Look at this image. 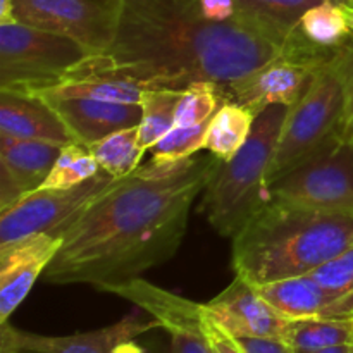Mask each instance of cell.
Returning a JSON list of instances; mask_svg holds the SVG:
<instances>
[{
	"label": "cell",
	"instance_id": "8992f818",
	"mask_svg": "<svg viewBox=\"0 0 353 353\" xmlns=\"http://www.w3.org/2000/svg\"><path fill=\"white\" fill-rule=\"evenodd\" d=\"M71 38L28 24L0 26V90L34 95L61 85L88 55Z\"/></svg>",
	"mask_w": 353,
	"mask_h": 353
},
{
	"label": "cell",
	"instance_id": "277c9868",
	"mask_svg": "<svg viewBox=\"0 0 353 353\" xmlns=\"http://www.w3.org/2000/svg\"><path fill=\"white\" fill-rule=\"evenodd\" d=\"M290 107L271 105L255 119L247 143L231 161H217L200 212L221 236L233 238L269 200L268 171Z\"/></svg>",
	"mask_w": 353,
	"mask_h": 353
},
{
	"label": "cell",
	"instance_id": "836d02e7",
	"mask_svg": "<svg viewBox=\"0 0 353 353\" xmlns=\"http://www.w3.org/2000/svg\"><path fill=\"white\" fill-rule=\"evenodd\" d=\"M334 2L340 6V9L343 10L345 19H347L348 26L353 31V0H334Z\"/></svg>",
	"mask_w": 353,
	"mask_h": 353
},
{
	"label": "cell",
	"instance_id": "4316f807",
	"mask_svg": "<svg viewBox=\"0 0 353 353\" xmlns=\"http://www.w3.org/2000/svg\"><path fill=\"white\" fill-rule=\"evenodd\" d=\"M52 90L64 95L86 97V99L105 100V102L121 103H140L143 99L145 88L133 85V83L117 81V79L105 78H74L65 79L61 85Z\"/></svg>",
	"mask_w": 353,
	"mask_h": 353
},
{
	"label": "cell",
	"instance_id": "7402d4cb",
	"mask_svg": "<svg viewBox=\"0 0 353 353\" xmlns=\"http://www.w3.org/2000/svg\"><path fill=\"white\" fill-rule=\"evenodd\" d=\"M309 43L323 50H338L353 37L343 10L334 0H324L310 7L295 28Z\"/></svg>",
	"mask_w": 353,
	"mask_h": 353
},
{
	"label": "cell",
	"instance_id": "d4e9b609",
	"mask_svg": "<svg viewBox=\"0 0 353 353\" xmlns=\"http://www.w3.org/2000/svg\"><path fill=\"white\" fill-rule=\"evenodd\" d=\"M102 169L90 148L86 145L71 141L62 147L50 174L47 176L40 190L72 188V186H78L92 179Z\"/></svg>",
	"mask_w": 353,
	"mask_h": 353
},
{
	"label": "cell",
	"instance_id": "ac0fdd59",
	"mask_svg": "<svg viewBox=\"0 0 353 353\" xmlns=\"http://www.w3.org/2000/svg\"><path fill=\"white\" fill-rule=\"evenodd\" d=\"M0 134L23 140L71 143L68 130L57 114L41 99L0 90Z\"/></svg>",
	"mask_w": 353,
	"mask_h": 353
},
{
	"label": "cell",
	"instance_id": "4dcf8cb0",
	"mask_svg": "<svg viewBox=\"0 0 353 353\" xmlns=\"http://www.w3.org/2000/svg\"><path fill=\"white\" fill-rule=\"evenodd\" d=\"M202 314H203V331H205L207 341H209L210 348L214 353H243V350L238 345L236 338L231 336L228 331H224L223 327L217 323H214L207 312L203 310L202 303Z\"/></svg>",
	"mask_w": 353,
	"mask_h": 353
},
{
	"label": "cell",
	"instance_id": "e575fe53",
	"mask_svg": "<svg viewBox=\"0 0 353 353\" xmlns=\"http://www.w3.org/2000/svg\"><path fill=\"white\" fill-rule=\"evenodd\" d=\"M295 353H353V347L352 345H343V347H331V348H324V350L295 352Z\"/></svg>",
	"mask_w": 353,
	"mask_h": 353
},
{
	"label": "cell",
	"instance_id": "6da1fadb",
	"mask_svg": "<svg viewBox=\"0 0 353 353\" xmlns=\"http://www.w3.org/2000/svg\"><path fill=\"white\" fill-rule=\"evenodd\" d=\"M217 161L210 154L169 164L148 162L117 179L62 228V247L43 272L45 281L105 292L171 261Z\"/></svg>",
	"mask_w": 353,
	"mask_h": 353
},
{
	"label": "cell",
	"instance_id": "9a60e30c",
	"mask_svg": "<svg viewBox=\"0 0 353 353\" xmlns=\"http://www.w3.org/2000/svg\"><path fill=\"white\" fill-rule=\"evenodd\" d=\"M207 316L234 338H278L285 336L290 319L279 316L261 296L255 285L236 278L226 290L203 303Z\"/></svg>",
	"mask_w": 353,
	"mask_h": 353
},
{
	"label": "cell",
	"instance_id": "d6986e66",
	"mask_svg": "<svg viewBox=\"0 0 353 353\" xmlns=\"http://www.w3.org/2000/svg\"><path fill=\"white\" fill-rule=\"evenodd\" d=\"M255 119L257 114L254 110L226 100L207 128L205 150L219 161H231L250 138Z\"/></svg>",
	"mask_w": 353,
	"mask_h": 353
},
{
	"label": "cell",
	"instance_id": "603a6c76",
	"mask_svg": "<svg viewBox=\"0 0 353 353\" xmlns=\"http://www.w3.org/2000/svg\"><path fill=\"white\" fill-rule=\"evenodd\" d=\"M183 90L145 88L138 137L143 150H152L176 126V110Z\"/></svg>",
	"mask_w": 353,
	"mask_h": 353
},
{
	"label": "cell",
	"instance_id": "52a82bcc",
	"mask_svg": "<svg viewBox=\"0 0 353 353\" xmlns=\"http://www.w3.org/2000/svg\"><path fill=\"white\" fill-rule=\"evenodd\" d=\"M336 52L309 43L293 30L278 57L234 81L221 85V88L226 100L248 107L257 116L271 105L293 107L309 88L316 72Z\"/></svg>",
	"mask_w": 353,
	"mask_h": 353
},
{
	"label": "cell",
	"instance_id": "4fadbf2b",
	"mask_svg": "<svg viewBox=\"0 0 353 353\" xmlns=\"http://www.w3.org/2000/svg\"><path fill=\"white\" fill-rule=\"evenodd\" d=\"M34 97L43 100L68 130L76 143L90 147L102 138L119 130L138 126L141 121L140 103L105 102L59 93L55 90H41Z\"/></svg>",
	"mask_w": 353,
	"mask_h": 353
},
{
	"label": "cell",
	"instance_id": "30bf717a",
	"mask_svg": "<svg viewBox=\"0 0 353 353\" xmlns=\"http://www.w3.org/2000/svg\"><path fill=\"white\" fill-rule=\"evenodd\" d=\"M117 179L100 171L88 181L72 188L38 190L6 212H0V245L38 233L57 236L62 228L74 221L100 193Z\"/></svg>",
	"mask_w": 353,
	"mask_h": 353
},
{
	"label": "cell",
	"instance_id": "7c38bea8",
	"mask_svg": "<svg viewBox=\"0 0 353 353\" xmlns=\"http://www.w3.org/2000/svg\"><path fill=\"white\" fill-rule=\"evenodd\" d=\"M161 327L140 312L123 317L116 324L69 336H45L16 330L9 323L0 324V353H117L124 343Z\"/></svg>",
	"mask_w": 353,
	"mask_h": 353
},
{
	"label": "cell",
	"instance_id": "cb8c5ba5",
	"mask_svg": "<svg viewBox=\"0 0 353 353\" xmlns=\"http://www.w3.org/2000/svg\"><path fill=\"white\" fill-rule=\"evenodd\" d=\"M88 148L99 162L100 169L116 179H123L137 171L140 168L141 157L147 152L140 145L138 126L116 131L90 145Z\"/></svg>",
	"mask_w": 353,
	"mask_h": 353
},
{
	"label": "cell",
	"instance_id": "44dd1931",
	"mask_svg": "<svg viewBox=\"0 0 353 353\" xmlns=\"http://www.w3.org/2000/svg\"><path fill=\"white\" fill-rule=\"evenodd\" d=\"M283 341L295 352L353 347V317H309L288 321Z\"/></svg>",
	"mask_w": 353,
	"mask_h": 353
},
{
	"label": "cell",
	"instance_id": "7a4b0ae2",
	"mask_svg": "<svg viewBox=\"0 0 353 353\" xmlns=\"http://www.w3.org/2000/svg\"><path fill=\"white\" fill-rule=\"evenodd\" d=\"M123 2L112 45L86 55L65 79L105 78L169 90L202 79L226 85L285 48L250 23L212 21L200 0Z\"/></svg>",
	"mask_w": 353,
	"mask_h": 353
},
{
	"label": "cell",
	"instance_id": "9c48e42d",
	"mask_svg": "<svg viewBox=\"0 0 353 353\" xmlns=\"http://www.w3.org/2000/svg\"><path fill=\"white\" fill-rule=\"evenodd\" d=\"M17 23L71 38L90 54L110 47L119 30L123 0H12Z\"/></svg>",
	"mask_w": 353,
	"mask_h": 353
},
{
	"label": "cell",
	"instance_id": "d6a6232c",
	"mask_svg": "<svg viewBox=\"0 0 353 353\" xmlns=\"http://www.w3.org/2000/svg\"><path fill=\"white\" fill-rule=\"evenodd\" d=\"M14 23H17V21L16 17H14L12 0H0V26Z\"/></svg>",
	"mask_w": 353,
	"mask_h": 353
},
{
	"label": "cell",
	"instance_id": "5b68a950",
	"mask_svg": "<svg viewBox=\"0 0 353 353\" xmlns=\"http://www.w3.org/2000/svg\"><path fill=\"white\" fill-rule=\"evenodd\" d=\"M336 54L316 72L305 93L288 109L268 171L269 188L293 169L316 157L336 137L343 105Z\"/></svg>",
	"mask_w": 353,
	"mask_h": 353
},
{
	"label": "cell",
	"instance_id": "484cf974",
	"mask_svg": "<svg viewBox=\"0 0 353 353\" xmlns=\"http://www.w3.org/2000/svg\"><path fill=\"white\" fill-rule=\"evenodd\" d=\"M226 102L223 88L216 81H193L183 88L181 100L176 110V126H199L210 121Z\"/></svg>",
	"mask_w": 353,
	"mask_h": 353
},
{
	"label": "cell",
	"instance_id": "5bb4252c",
	"mask_svg": "<svg viewBox=\"0 0 353 353\" xmlns=\"http://www.w3.org/2000/svg\"><path fill=\"white\" fill-rule=\"evenodd\" d=\"M61 247L62 238L48 233L0 245V324L9 323Z\"/></svg>",
	"mask_w": 353,
	"mask_h": 353
},
{
	"label": "cell",
	"instance_id": "8fae6325",
	"mask_svg": "<svg viewBox=\"0 0 353 353\" xmlns=\"http://www.w3.org/2000/svg\"><path fill=\"white\" fill-rule=\"evenodd\" d=\"M107 293L130 300L171 336V353H214L203 331L202 303L168 292L143 278L114 285Z\"/></svg>",
	"mask_w": 353,
	"mask_h": 353
},
{
	"label": "cell",
	"instance_id": "f546056e",
	"mask_svg": "<svg viewBox=\"0 0 353 353\" xmlns=\"http://www.w3.org/2000/svg\"><path fill=\"white\" fill-rule=\"evenodd\" d=\"M336 64L341 78V90H343V105H341L336 138L353 147V37L343 47H340L336 54Z\"/></svg>",
	"mask_w": 353,
	"mask_h": 353
},
{
	"label": "cell",
	"instance_id": "e0dca14e",
	"mask_svg": "<svg viewBox=\"0 0 353 353\" xmlns=\"http://www.w3.org/2000/svg\"><path fill=\"white\" fill-rule=\"evenodd\" d=\"M255 288L285 319L353 317V300L333 295L310 274L279 279Z\"/></svg>",
	"mask_w": 353,
	"mask_h": 353
},
{
	"label": "cell",
	"instance_id": "3957f363",
	"mask_svg": "<svg viewBox=\"0 0 353 353\" xmlns=\"http://www.w3.org/2000/svg\"><path fill=\"white\" fill-rule=\"evenodd\" d=\"M353 245V214L326 212L269 196L233 236L236 276L261 286L305 276Z\"/></svg>",
	"mask_w": 353,
	"mask_h": 353
},
{
	"label": "cell",
	"instance_id": "ffe728a7",
	"mask_svg": "<svg viewBox=\"0 0 353 353\" xmlns=\"http://www.w3.org/2000/svg\"><path fill=\"white\" fill-rule=\"evenodd\" d=\"M234 2L238 12L248 23L257 26L279 43H286L303 14L324 0H234Z\"/></svg>",
	"mask_w": 353,
	"mask_h": 353
},
{
	"label": "cell",
	"instance_id": "2e32d148",
	"mask_svg": "<svg viewBox=\"0 0 353 353\" xmlns=\"http://www.w3.org/2000/svg\"><path fill=\"white\" fill-rule=\"evenodd\" d=\"M64 145L0 134V212L40 190Z\"/></svg>",
	"mask_w": 353,
	"mask_h": 353
},
{
	"label": "cell",
	"instance_id": "1f68e13d",
	"mask_svg": "<svg viewBox=\"0 0 353 353\" xmlns=\"http://www.w3.org/2000/svg\"><path fill=\"white\" fill-rule=\"evenodd\" d=\"M243 353H295L286 341L278 338H236Z\"/></svg>",
	"mask_w": 353,
	"mask_h": 353
},
{
	"label": "cell",
	"instance_id": "f1b7e54d",
	"mask_svg": "<svg viewBox=\"0 0 353 353\" xmlns=\"http://www.w3.org/2000/svg\"><path fill=\"white\" fill-rule=\"evenodd\" d=\"M310 276L333 295L353 300V245L310 272Z\"/></svg>",
	"mask_w": 353,
	"mask_h": 353
},
{
	"label": "cell",
	"instance_id": "ba28073f",
	"mask_svg": "<svg viewBox=\"0 0 353 353\" xmlns=\"http://www.w3.org/2000/svg\"><path fill=\"white\" fill-rule=\"evenodd\" d=\"M269 195L310 209L353 214V147L334 137L316 157L271 185Z\"/></svg>",
	"mask_w": 353,
	"mask_h": 353
},
{
	"label": "cell",
	"instance_id": "83f0119b",
	"mask_svg": "<svg viewBox=\"0 0 353 353\" xmlns=\"http://www.w3.org/2000/svg\"><path fill=\"white\" fill-rule=\"evenodd\" d=\"M210 121L199 126L185 128L174 126L154 148H152L150 162L154 164H169V162L185 161L193 157L199 150L205 148L207 128Z\"/></svg>",
	"mask_w": 353,
	"mask_h": 353
}]
</instances>
